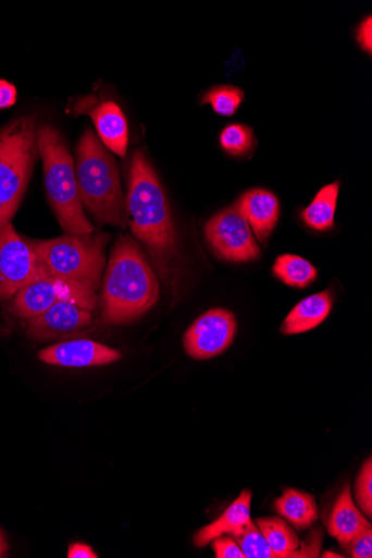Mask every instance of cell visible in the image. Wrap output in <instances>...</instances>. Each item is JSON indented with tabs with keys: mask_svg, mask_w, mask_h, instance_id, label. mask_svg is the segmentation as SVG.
Segmentation results:
<instances>
[{
	"mask_svg": "<svg viewBox=\"0 0 372 558\" xmlns=\"http://www.w3.org/2000/svg\"><path fill=\"white\" fill-rule=\"evenodd\" d=\"M333 310V295L330 290L312 294L292 311L282 326L284 335H299L320 326Z\"/></svg>",
	"mask_w": 372,
	"mask_h": 558,
	"instance_id": "obj_17",
	"label": "cell"
},
{
	"mask_svg": "<svg viewBox=\"0 0 372 558\" xmlns=\"http://www.w3.org/2000/svg\"><path fill=\"white\" fill-rule=\"evenodd\" d=\"M356 500L364 515H372V461L369 459L362 466L355 487Z\"/></svg>",
	"mask_w": 372,
	"mask_h": 558,
	"instance_id": "obj_25",
	"label": "cell"
},
{
	"mask_svg": "<svg viewBox=\"0 0 372 558\" xmlns=\"http://www.w3.org/2000/svg\"><path fill=\"white\" fill-rule=\"evenodd\" d=\"M244 99L245 93L243 89L236 86L221 85L208 90L202 101L210 105L219 116L232 117L237 113Z\"/></svg>",
	"mask_w": 372,
	"mask_h": 558,
	"instance_id": "obj_22",
	"label": "cell"
},
{
	"mask_svg": "<svg viewBox=\"0 0 372 558\" xmlns=\"http://www.w3.org/2000/svg\"><path fill=\"white\" fill-rule=\"evenodd\" d=\"M372 20L371 16H368L367 20H364L359 29H358V41L360 43L361 47L367 50V52L370 54L372 50Z\"/></svg>",
	"mask_w": 372,
	"mask_h": 558,
	"instance_id": "obj_29",
	"label": "cell"
},
{
	"mask_svg": "<svg viewBox=\"0 0 372 558\" xmlns=\"http://www.w3.org/2000/svg\"><path fill=\"white\" fill-rule=\"evenodd\" d=\"M50 276L45 264L12 223L0 228V300H12L30 282Z\"/></svg>",
	"mask_w": 372,
	"mask_h": 558,
	"instance_id": "obj_7",
	"label": "cell"
},
{
	"mask_svg": "<svg viewBox=\"0 0 372 558\" xmlns=\"http://www.w3.org/2000/svg\"><path fill=\"white\" fill-rule=\"evenodd\" d=\"M220 143L228 155L243 157L247 155L253 146V131L251 128L244 124L228 125L222 131Z\"/></svg>",
	"mask_w": 372,
	"mask_h": 558,
	"instance_id": "obj_23",
	"label": "cell"
},
{
	"mask_svg": "<svg viewBox=\"0 0 372 558\" xmlns=\"http://www.w3.org/2000/svg\"><path fill=\"white\" fill-rule=\"evenodd\" d=\"M67 556L70 558H97L98 554L90 546L83 543H75L70 546Z\"/></svg>",
	"mask_w": 372,
	"mask_h": 558,
	"instance_id": "obj_30",
	"label": "cell"
},
{
	"mask_svg": "<svg viewBox=\"0 0 372 558\" xmlns=\"http://www.w3.org/2000/svg\"><path fill=\"white\" fill-rule=\"evenodd\" d=\"M82 114H89L95 121L102 143L121 158L126 156L128 128L120 107L112 100L96 104L95 97L79 101L76 109Z\"/></svg>",
	"mask_w": 372,
	"mask_h": 558,
	"instance_id": "obj_13",
	"label": "cell"
},
{
	"mask_svg": "<svg viewBox=\"0 0 372 558\" xmlns=\"http://www.w3.org/2000/svg\"><path fill=\"white\" fill-rule=\"evenodd\" d=\"M126 211L134 236L147 248L163 287L177 295L182 284V258L164 189L141 149L132 157Z\"/></svg>",
	"mask_w": 372,
	"mask_h": 558,
	"instance_id": "obj_1",
	"label": "cell"
},
{
	"mask_svg": "<svg viewBox=\"0 0 372 558\" xmlns=\"http://www.w3.org/2000/svg\"><path fill=\"white\" fill-rule=\"evenodd\" d=\"M239 544L246 558H281L264 538L258 526L251 522L246 530L232 536Z\"/></svg>",
	"mask_w": 372,
	"mask_h": 558,
	"instance_id": "obj_24",
	"label": "cell"
},
{
	"mask_svg": "<svg viewBox=\"0 0 372 558\" xmlns=\"http://www.w3.org/2000/svg\"><path fill=\"white\" fill-rule=\"evenodd\" d=\"M238 205L257 238L264 244L281 214L277 197L266 190L256 189L247 192Z\"/></svg>",
	"mask_w": 372,
	"mask_h": 558,
	"instance_id": "obj_15",
	"label": "cell"
},
{
	"mask_svg": "<svg viewBox=\"0 0 372 558\" xmlns=\"http://www.w3.org/2000/svg\"><path fill=\"white\" fill-rule=\"evenodd\" d=\"M159 298L158 275L141 247L131 236L119 238L103 280V319L111 325L132 323L150 312Z\"/></svg>",
	"mask_w": 372,
	"mask_h": 558,
	"instance_id": "obj_2",
	"label": "cell"
},
{
	"mask_svg": "<svg viewBox=\"0 0 372 558\" xmlns=\"http://www.w3.org/2000/svg\"><path fill=\"white\" fill-rule=\"evenodd\" d=\"M74 301L88 311H95L98 293L53 276L37 279L11 300L10 312L16 318L32 320L49 311L59 301Z\"/></svg>",
	"mask_w": 372,
	"mask_h": 558,
	"instance_id": "obj_8",
	"label": "cell"
},
{
	"mask_svg": "<svg viewBox=\"0 0 372 558\" xmlns=\"http://www.w3.org/2000/svg\"><path fill=\"white\" fill-rule=\"evenodd\" d=\"M34 117L17 119L0 132V228L11 223L38 156Z\"/></svg>",
	"mask_w": 372,
	"mask_h": 558,
	"instance_id": "obj_6",
	"label": "cell"
},
{
	"mask_svg": "<svg viewBox=\"0 0 372 558\" xmlns=\"http://www.w3.org/2000/svg\"><path fill=\"white\" fill-rule=\"evenodd\" d=\"M251 499L252 493L250 490L241 492L239 497L227 507V510L216 521L204 526L196 534L195 544L198 547H204L219 536H234L246 530L252 522Z\"/></svg>",
	"mask_w": 372,
	"mask_h": 558,
	"instance_id": "obj_16",
	"label": "cell"
},
{
	"mask_svg": "<svg viewBox=\"0 0 372 558\" xmlns=\"http://www.w3.org/2000/svg\"><path fill=\"white\" fill-rule=\"evenodd\" d=\"M75 170L83 207L101 225L125 228L126 202L115 159L90 130L77 145Z\"/></svg>",
	"mask_w": 372,
	"mask_h": 558,
	"instance_id": "obj_3",
	"label": "cell"
},
{
	"mask_svg": "<svg viewBox=\"0 0 372 558\" xmlns=\"http://www.w3.org/2000/svg\"><path fill=\"white\" fill-rule=\"evenodd\" d=\"M17 100L16 87L8 81L0 80V110L13 107Z\"/></svg>",
	"mask_w": 372,
	"mask_h": 558,
	"instance_id": "obj_28",
	"label": "cell"
},
{
	"mask_svg": "<svg viewBox=\"0 0 372 558\" xmlns=\"http://www.w3.org/2000/svg\"><path fill=\"white\" fill-rule=\"evenodd\" d=\"M237 330L234 314L222 308L211 310L186 330L183 339L185 352L197 361L214 359L234 343Z\"/></svg>",
	"mask_w": 372,
	"mask_h": 558,
	"instance_id": "obj_10",
	"label": "cell"
},
{
	"mask_svg": "<svg viewBox=\"0 0 372 558\" xmlns=\"http://www.w3.org/2000/svg\"><path fill=\"white\" fill-rule=\"evenodd\" d=\"M273 275L289 287L305 289L318 277L317 269L306 259L295 255L277 257Z\"/></svg>",
	"mask_w": 372,
	"mask_h": 558,
	"instance_id": "obj_21",
	"label": "cell"
},
{
	"mask_svg": "<svg viewBox=\"0 0 372 558\" xmlns=\"http://www.w3.org/2000/svg\"><path fill=\"white\" fill-rule=\"evenodd\" d=\"M39 360L65 368H86L110 365L122 359L120 351L97 341L78 339L42 349Z\"/></svg>",
	"mask_w": 372,
	"mask_h": 558,
	"instance_id": "obj_11",
	"label": "cell"
},
{
	"mask_svg": "<svg viewBox=\"0 0 372 558\" xmlns=\"http://www.w3.org/2000/svg\"><path fill=\"white\" fill-rule=\"evenodd\" d=\"M257 526L271 548L281 558L318 557L320 555V537H312L309 545L300 549V539L293 527L278 518L257 520Z\"/></svg>",
	"mask_w": 372,
	"mask_h": 558,
	"instance_id": "obj_14",
	"label": "cell"
},
{
	"mask_svg": "<svg viewBox=\"0 0 372 558\" xmlns=\"http://www.w3.org/2000/svg\"><path fill=\"white\" fill-rule=\"evenodd\" d=\"M218 558H246L243 549L234 537L222 535L211 542Z\"/></svg>",
	"mask_w": 372,
	"mask_h": 558,
	"instance_id": "obj_26",
	"label": "cell"
},
{
	"mask_svg": "<svg viewBox=\"0 0 372 558\" xmlns=\"http://www.w3.org/2000/svg\"><path fill=\"white\" fill-rule=\"evenodd\" d=\"M109 241L110 234L99 232L27 240L50 276L96 293L102 282Z\"/></svg>",
	"mask_w": 372,
	"mask_h": 558,
	"instance_id": "obj_5",
	"label": "cell"
},
{
	"mask_svg": "<svg viewBox=\"0 0 372 558\" xmlns=\"http://www.w3.org/2000/svg\"><path fill=\"white\" fill-rule=\"evenodd\" d=\"M274 509L297 530H307L318 520V507L314 496L287 488L274 502Z\"/></svg>",
	"mask_w": 372,
	"mask_h": 558,
	"instance_id": "obj_19",
	"label": "cell"
},
{
	"mask_svg": "<svg viewBox=\"0 0 372 558\" xmlns=\"http://www.w3.org/2000/svg\"><path fill=\"white\" fill-rule=\"evenodd\" d=\"M92 323L90 311L74 301H59L39 317L27 320L26 333L34 340H50L77 333Z\"/></svg>",
	"mask_w": 372,
	"mask_h": 558,
	"instance_id": "obj_12",
	"label": "cell"
},
{
	"mask_svg": "<svg viewBox=\"0 0 372 558\" xmlns=\"http://www.w3.org/2000/svg\"><path fill=\"white\" fill-rule=\"evenodd\" d=\"M339 182L322 187L302 213L305 223L317 231L325 232L334 228Z\"/></svg>",
	"mask_w": 372,
	"mask_h": 558,
	"instance_id": "obj_20",
	"label": "cell"
},
{
	"mask_svg": "<svg viewBox=\"0 0 372 558\" xmlns=\"http://www.w3.org/2000/svg\"><path fill=\"white\" fill-rule=\"evenodd\" d=\"M371 524L359 512L354 502L351 488L346 486L336 500L328 520V532L342 545H348Z\"/></svg>",
	"mask_w": 372,
	"mask_h": 558,
	"instance_id": "obj_18",
	"label": "cell"
},
{
	"mask_svg": "<svg viewBox=\"0 0 372 558\" xmlns=\"http://www.w3.org/2000/svg\"><path fill=\"white\" fill-rule=\"evenodd\" d=\"M323 557H342V556H340V555H338V554H334V553H330V551H327V553H324V554H323Z\"/></svg>",
	"mask_w": 372,
	"mask_h": 558,
	"instance_id": "obj_32",
	"label": "cell"
},
{
	"mask_svg": "<svg viewBox=\"0 0 372 558\" xmlns=\"http://www.w3.org/2000/svg\"><path fill=\"white\" fill-rule=\"evenodd\" d=\"M8 550H9L8 542L5 539L3 532L0 531V557H4V555L8 553Z\"/></svg>",
	"mask_w": 372,
	"mask_h": 558,
	"instance_id": "obj_31",
	"label": "cell"
},
{
	"mask_svg": "<svg viewBox=\"0 0 372 558\" xmlns=\"http://www.w3.org/2000/svg\"><path fill=\"white\" fill-rule=\"evenodd\" d=\"M354 558H371L372 557V530H364L346 545Z\"/></svg>",
	"mask_w": 372,
	"mask_h": 558,
	"instance_id": "obj_27",
	"label": "cell"
},
{
	"mask_svg": "<svg viewBox=\"0 0 372 558\" xmlns=\"http://www.w3.org/2000/svg\"><path fill=\"white\" fill-rule=\"evenodd\" d=\"M206 238L222 260L239 264L256 262L260 257L259 245L238 203L207 223Z\"/></svg>",
	"mask_w": 372,
	"mask_h": 558,
	"instance_id": "obj_9",
	"label": "cell"
},
{
	"mask_svg": "<svg viewBox=\"0 0 372 558\" xmlns=\"http://www.w3.org/2000/svg\"><path fill=\"white\" fill-rule=\"evenodd\" d=\"M36 141L46 192L65 234L95 232L84 213L75 163L65 138L55 128L42 124L37 129Z\"/></svg>",
	"mask_w": 372,
	"mask_h": 558,
	"instance_id": "obj_4",
	"label": "cell"
}]
</instances>
